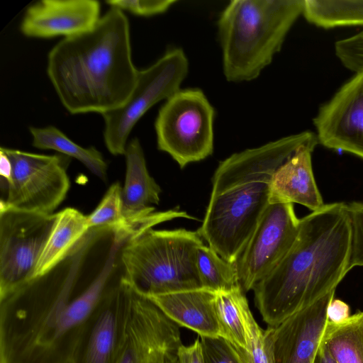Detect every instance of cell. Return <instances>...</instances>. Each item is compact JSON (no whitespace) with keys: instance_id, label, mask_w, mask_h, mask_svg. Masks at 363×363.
<instances>
[{"instance_id":"2e32d148","label":"cell","mask_w":363,"mask_h":363,"mask_svg":"<svg viewBox=\"0 0 363 363\" xmlns=\"http://www.w3.org/2000/svg\"><path fill=\"white\" fill-rule=\"evenodd\" d=\"M335 290L265 330L273 363H314Z\"/></svg>"},{"instance_id":"5bb4252c","label":"cell","mask_w":363,"mask_h":363,"mask_svg":"<svg viewBox=\"0 0 363 363\" xmlns=\"http://www.w3.org/2000/svg\"><path fill=\"white\" fill-rule=\"evenodd\" d=\"M124 155L126 170L122 188V213L130 240L163 222L179 218L196 220L178 208L155 211L152 205L159 203L162 190L148 172L144 152L138 138H133L128 143Z\"/></svg>"},{"instance_id":"7a4b0ae2","label":"cell","mask_w":363,"mask_h":363,"mask_svg":"<svg viewBox=\"0 0 363 363\" xmlns=\"http://www.w3.org/2000/svg\"><path fill=\"white\" fill-rule=\"evenodd\" d=\"M350 247L346 203L324 204L300 219L291 248L252 289L263 320L277 326L335 290L350 271Z\"/></svg>"},{"instance_id":"ba28073f","label":"cell","mask_w":363,"mask_h":363,"mask_svg":"<svg viewBox=\"0 0 363 363\" xmlns=\"http://www.w3.org/2000/svg\"><path fill=\"white\" fill-rule=\"evenodd\" d=\"M189 70L181 48H172L147 68L138 70L133 89L120 107L101 114L104 143L114 155H125L127 140L139 119L155 104L168 99L180 89Z\"/></svg>"},{"instance_id":"9a60e30c","label":"cell","mask_w":363,"mask_h":363,"mask_svg":"<svg viewBox=\"0 0 363 363\" xmlns=\"http://www.w3.org/2000/svg\"><path fill=\"white\" fill-rule=\"evenodd\" d=\"M313 122L318 143L363 159V69L320 107Z\"/></svg>"},{"instance_id":"cb8c5ba5","label":"cell","mask_w":363,"mask_h":363,"mask_svg":"<svg viewBox=\"0 0 363 363\" xmlns=\"http://www.w3.org/2000/svg\"><path fill=\"white\" fill-rule=\"evenodd\" d=\"M196 268L203 289L217 293L240 286L236 262L225 260L208 245L199 247Z\"/></svg>"},{"instance_id":"30bf717a","label":"cell","mask_w":363,"mask_h":363,"mask_svg":"<svg viewBox=\"0 0 363 363\" xmlns=\"http://www.w3.org/2000/svg\"><path fill=\"white\" fill-rule=\"evenodd\" d=\"M3 149L11 160L13 172L0 207L52 214L69 189L67 169L70 157L62 154L45 155Z\"/></svg>"},{"instance_id":"1f68e13d","label":"cell","mask_w":363,"mask_h":363,"mask_svg":"<svg viewBox=\"0 0 363 363\" xmlns=\"http://www.w3.org/2000/svg\"><path fill=\"white\" fill-rule=\"evenodd\" d=\"M177 363H206L201 340L189 346L182 345L177 351Z\"/></svg>"},{"instance_id":"6da1fadb","label":"cell","mask_w":363,"mask_h":363,"mask_svg":"<svg viewBox=\"0 0 363 363\" xmlns=\"http://www.w3.org/2000/svg\"><path fill=\"white\" fill-rule=\"evenodd\" d=\"M123 242L114 238L100 272L81 284L76 273L36 280L0 301V363H69L84 327L113 279Z\"/></svg>"},{"instance_id":"e0dca14e","label":"cell","mask_w":363,"mask_h":363,"mask_svg":"<svg viewBox=\"0 0 363 363\" xmlns=\"http://www.w3.org/2000/svg\"><path fill=\"white\" fill-rule=\"evenodd\" d=\"M100 8L95 0H42L28 8L21 30L31 38L74 36L97 23Z\"/></svg>"},{"instance_id":"e575fe53","label":"cell","mask_w":363,"mask_h":363,"mask_svg":"<svg viewBox=\"0 0 363 363\" xmlns=\"http://www.w3.org/2000/svg\"><path fill=\"white\" fill-rule=\"evenodd\" d=\"M315 363H337L330 354L328 348L321 342L315 359Z\"/></svg>"},{"instance_id":"8fae6325","label":"cell","mask_w":363,"mask_h":363,"mask_svg":"<svg viewBox=\"0 0 363 363\" xmlns=\"http://www.w3.org/2000/svg\"><path fill=\"white\" fill-rule=\"evenodd\" d=\"M300 227L294 203H270L236 262L244 292L266 277L294 244Z\"/></svg>"},{"instance_id":"836d02e7","label":"cell","mask_w":363,"mask_h":363,"mask_svg":"<svg viewBox=\"0 0 363 363\" xmlns=\"http://www.w3.org/2000/svg\"><path fill=\"white\" fill-rule=\"evenodd\" d=\"M13 172L12 163L3 147L0 148V175L5 187L11 182Z\"/></svg>"},{"instance_id":"3957f363","label":"cell","mask_w":363,"mask_h":363,"mask_svg":"<svg viewBox=\"0 0 363 363\" xmlns=\"http://www.w3.org/2000/svg\"><path fill=\"white\" fill-rule=\"evenodd\" d=\"M47 72L60 101L72 114H102L121 106L138 72L123 11L111 8L89 30L64 38L50 51Z\"/></svg>"},{"instance_id":"9c48e42d","label":"cell","mask_w":363,"mask_h":363,"mask_svg":"<svg viewBox=\"0 0 363 363\" xmlns=\"http://www.w3.org/2000/svg\"><path fill=\"white\" fill-rule=\"evenodd\" d=\"M56 218L0 207V301L34 282Z\"/></svg>"},{"instance_id":"484cf974","label":"cell","mask_w":363,"mask_h":363,"mask_svg":"<svg viewBox=\"0 0 363 363\" xmlns=\"http://www.w3.org/2000/svg\"><path fill=\"white\" fill-rule=\"evenodd\" d=\"M122 206V187L120 183L115 182L109 186L97 207L86 216L89 230H110L130 240L126 233Z\"/></svg>"},{"instance_id":"d590c367","label":"cell","mask_w":363,"mask_h":363,"mask_svg":"<svg viewBox=\"0 0 363 363\" xmlns=\"http://www.w3.org/2000/svg\"><path fill=\"white\" fill-rule=\"evenodd\" d=\"M314 363H315V362H314Z\"/></svg>"},{"instance_id":"4fadbf2b","label":"cell","mask_w":363,"mask_h":363,"mask_svg":"<svg viewBox=\"0 0 363 363\" xmlns=\"http://www.w3.org/2000/svg\"><path fill=\"white\" fill-rule=\"evenodd\" d=\"M124 342L116 363H177L179 325L150 298L133 290Z\"/></svg>"},{"instance_id":"4316f807","label":"cell","mask_w":363,"mask_h":363,"mask_svg":"<svg viewBox=\"0 0 363 363\" xmlns=\"http://www.w3.org/2000/svg\"><path fill=\"white\" fill-rule=\"evenodd\" d=\"M241 312L246 341L245 354L249 363H273L265 330L255 321L245 296L241 301Z\"/></svg>"},{"instance_id":"52a82bcc","label":"cell","mask_w":363,"mask_h":363,"mask_svg":"<svg viewBox=\"0 0 363 363\" xmlns=\"http://www.w3.org/2000/svg\"><path fill=\"white\" fill-rule=\"evenodd\" d=\"M215 110L199 89H179L160 108L155 123L157 148L184 168L213 151Z\"/></svg>"},{"instance_id":"d4e9b609","label":"cell","mask_w":363,"mask_h":363,"mask_svg":"<svg viewBox=\"0 0 363 363\" xmlns=\"http://www.w3.org/2000/svg\"><path fill=\"white\" fill-rule=\"evenodd\" d=\"M245 292L240 286L216 293L215 308L220 337L245 350L246 341L242 318L241 301Z\"/></svg>"},{"instance_id":"44dd1931","label":"cell","mask_w":363,"mask_h":363,"mask_svg":"<svg viewBox=\"0 0 363 363\" xmlns=\"http://www.w3.org/2000/svg\"><path fill=\"white\" fill-rule=\"evenodd\" d=\"M32 145L43 150H53L74 157L85 165L94 174L103 180L107 177V164L102 154L95 147H83L65 135L58 128L30 127Z\"/></svg>"},{"instance_id":"7402d4cb","label":"cell","mask_w":363,"mask_h":363,"mask_svg":"<svg viewBox=\"0 0 363 363\" xmlns=\"http://www.w3.org/2000/svg\"><path fill=\"white\" fill-rule=\"evenodd\" d=\"M321 342L337 363H363V312L341 323L328 320Z\"/></svg>"},{"instance_id":"ac0fdd59","label":"cell","mask_w":363,"mask_h":363,"mask_svg":"<svg viewBox=\"0 0 363 363\" xmlns=\"http://www.w3.org/2000/svg\"><path fill=\"white\" fill-rule=\"evenodd\" d=\"M318 143L301 145L273 173L269 184V204L296 203L312 211L324 206L311 162V153Z\"/></svg>"},{"instance_id":"277c9868","label":"cell","mask_w":363,"mask_h":363,"mask_svg":"<svg viewBox=\"0 0 363 363\" xmlns=\"http://www.w3.org/2000/svg\"><path fill=\"white\" fill-rule=\"evenodd\" d=\"M313 142H318L316 135L303 131L234 153L219 163L197 231L223 259L238 261L269 205L273 173L299 147Z\"/></svg>"},{"instance_id":"d6a6232c","label":"cell","mask_w":363,"mask_h":363,"mask_svg":"<svg viewBox=\"0 0 363 363\" xmlns=\"http://www.w3.org/2000/svg\"><path fill=\"white\" fill-rule=\"evenodd\" d=\"M348 305L339 299H333L328 306L327 311L328 320L334 323H341L350 315Z\"/></svg>"},{"instance_id":"8992f818","label":"cell","mask_w":363,"mask_h":363,"mask_svg":"<svg viewBox=\"0 0 363 363\" xmlns=\"http://www.w3.org/2000/svg\"><path fill=\"white\" fill-rule=\"evenodd\" d=\"M198 231L150 229L121 248L122 279L146 297L201 288L196 252Z\"/></svg>"},{"instance_id":"f1b7e54d","label":"cell","mask_w":363,"mask_h":363,"mask_svg":"<svg viewBox=\"0 0 363 363\" xmlns=\"http://www.w3.org/2000/svg\"><path fill=\"white\" fill-rule=\"evenodd\" d=\"M346 209L351 226L350 270L356 266H363V203H346Z\"/></svg>"},{"instance_id":"ffe728a7","label":"cell","mask_w":363,"mask_h":363,"mask_svg":"<svg viewBox=\"0 0 363 363\" xmlns=\"http://www.w3.org/2000/svg\"><path fill=\"white\" fill-rule=\"evenodd\" d=\"M89 231L86 216L77 209L67 208L57 213L55 225L35 267L34 281L62 262Z\"/></svg>"},{"instance_id":"5b68a950","label":"cell","mask_w":363,"mask_h":363,"mask_svg":"<svg viewBox=\"0 0 363 363\" xmlns=\"http://www.w3.org/2000/svg\"><path fill=\"white\" fill-rule=\"evenodd\" d=\"M304 0H233L220 13L218 37L225 79H256L282 47Z\"/></svg>"},{"instance_id":"83f0119b","label":"cell","mask_w":363,"mask_h":363,"mask_svg":"<svg viewBox=\"0 0 363 363\" xmlns=\"http://www.w3.org/2000/svg\"><path fill=\"white\" fill-rule=\"evenodd\" d=\"M206 363H249L245 350L222 337L200 336Z\"/></svg>"},{"instance_id":"7c38bea8","label":"cell","mask_w":363,"mask_h":363,"mask_svg":"<svg viewBox=\"0 0 363 363\" xmlns=\"http://www.w3.org/2000/svg\"><path fill=\"white\" fill-rule=\"evenodd\" d=\"M133 292L121 277L89 318L69 363H116L127 332Z\"/></svg>"},{"instance_id":"d6986e66","label":"cell","mask_w":363,"mask_h":363,"mask_svg":"<svg viewBox=\"0 0 363 363\" xmlns=\"http://www.w3.org/2000/svg\"><path fill=\"white\" fill-rule=\"evenodd\" d=\"M147 298L178 325L186 327L199 336L220 337L215 292L199 288Z\"/></svg>"},{"instance_id":"603a6c76","label":"cell","mask_w":363,"mask_h":363,"mask_svg":"<svg viewBox=\"0 0 363 363\" xmlns=\"http://www.w3.org/2000/svg\"><path fill=\"white\" fill-rule=\"evenodd\" d=\"M302 15L323 28L363 26V1L304 0Z\"/></svg>"},{"instance_id":"4dcf8cb0","label":"cell","mask_w":363,"mask_h":363,"mask_svg":"<svg viewBox=\"0 0 363 363\" xmlns=\"http://www.w3.org/2000/svg\"><path fill=\"white\" fill-rule=\"evenodd\" d=\"M174 0H110L106 4L111 8L126 11L141 16H150L167 11Z\"/></svg>"},{"instance_id":"f546056e","label":"cell","mask_w":363,"mask_h":363,"mask_svg":"<svg viewBox=\"0 0 363 363\" xmlns=\"http://www.w3.org/2000/svg\"><path fill=\"white\" fill-rule=\"evenodd\" d=\"M335 52L345 67L354 73L363 69V30L335 43Z\"/></svg>"}]
</instances>
